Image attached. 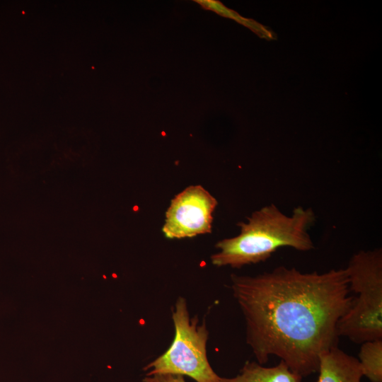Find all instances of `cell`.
<instances>
[{"label":"cell","instance_id":"6da1fadb","mask_svg":"<svg viewBox=\"0 0 382 382\" xmlns=\"http://www.w3.org/2000/svg\"><path fill=\"white\" fill-rule=\"evenodd\" d=\"M231 281L257 362L274 355L302 377L318 372L321 356L337 346L338 322L352 303L345 270L279 266L255 276L232 274Z\"/></svg>","mask_w":382,"mask_h":382},{"label":"cell","instance_id":"7a4b0ae2","mask_svg":"<svg viewBox=\"0 0 382 382\" xmlns=\"http://www.w3.org/2000/svg\"><path fill=\"white\" fill-rule=\"evenodd\" d=\"M316 220L311 208L298 207L291 216L282 212L274 204L252 213L246 222H240V233L219 241V252L211 255L212 265L241 268L267 260L280 248L299 251L314 248L308 232Z\"/></svg>","mask_w":382,"mask_h":382},{"label":"cell","instance_id":"3957f363","mask_svg":"<svg viewBox=\"0 0 382 382\" xmlns=\"http://www.w3.org/2000/svg\"><path fill=\"white\" fill-rule=\"evenodd\" d=\"M349 291L357 294L340 319L337 334L361 344L382 340V250H361L345 269Z\"/></svg>","mask_w":382,"mask_h":382},{"label":"cell","instance_id":"277c9868","mask_svg":"<svg viewBox=\"0 0 382 382\" xmlns=\"http://www.w3.org/2000/svg\"><path fill=\"white\" fill-rule=\"evenodd\" d=\"M175 337L170 347L144 367L146 376L176 374L187 376L196 382H219L207 354L209 332L205 322L199 324L197 316L191 317L187 301L180 296L172 311Z\"/></svg>","mask_w":382,"mask_h":382},{"label":"cell","instance_id":"5b68a950","mask_svg":"<svg viewBox=\"0 0 382 382\" xmlns=\"http://www.w3.org/2000/svg\"><path fill=\"white\" fill-rule=\"evenodd\" d=\"M216 205V198L202 185H190L171 199L162 232L170 239L211 233Z\"/></svg>","mask_w":382,"mask_h":382},{"label":"cell","instance_id":"8992f818","mask_svg":"<svg viewBox=\"0 0 382 382\" xmlns=\"http://www.w3.org/2000/svg\"><path fill=\"white\" fill-rule=\"evenodd\" d=\"M318 372L317 382H361L363 376L358 359L337 346L321 356Z\"/></svg>","mask_w":382,"mask_h":382},{"label":"cell","instance_id":"52a82bcc","mask_svg":"<svg viewBox=\"0 0 382 382\" xmlns=\"http://www.w3.org/2000/svg\"><path fill=\"white\" fill-rule=\"evenodd\" d=\"M302 378L282 360L271 367L262 366L257 361H246L238 375L231 378L220 376L219 382H301Z\"/></svg>","mask_w":382,"mask_h":382},{"label":"cell","instance_id":"ba28073f","mask_svg":"<svg viewBox=\"0 0 382 382\" xmlns=\"http://www.w3.org/2000/svg\"><path fill=\"white\" fill-rule=\"evenodd\" d=\"M358 360L363 376L371 382H382V340L362 342Z\"/></svg>","mask_w":382,"mask_h":382},{"label":"cell","instance_id":"9c48e42d","mask_svg":"<svg viewBox=\"0 0 382 382\" xmlns=\"http://www.w3.org/2000/svg\"><path fill=\"white\" fill-rule=\"evenodd\" d=\"M197 2L202 4V6H203L204 8L211 9L221 15H224L238 21L239 19L238 16L236 13L224 7L220 2L212 0L197 1Z\"/></svg>","mask_w":382,"mask_h":382},{"label":"cell","instance_id":"30bf717a","mask_svg":"<svg viewBox=\"0 0 382 382\" xmlns=\"http://www.w3.org/2000/svg\"><path fill=\"white\" fill-rule=\"evenodd\" d=\"M143 382H185L184 376L176 374H155L146 376Z\"/></svg>","mask_w":382,"mask_h":382}]
</instances>
